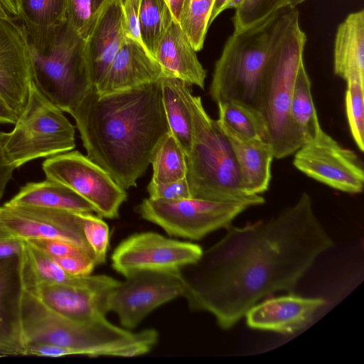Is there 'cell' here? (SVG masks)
Segmentation results:
<instances>
[{
	"label": "cell",
	"instance_id": "1",
	"mask_svg": "<svg viewBox=\"0 0 364 364\" xmlns=\"http://www.w3.org/2000/svg\"><path fill=\"white\" fill-rule=\"evenodd\" d=\"M335 243L317 217L310 195L268 220L240 265L221 285L188 302L213 316L223 330L235 326L259 300L281 291L293 293L318 257Z\"/></svg>",
	"mask_w": 364,
	"mask_h": 364
},
{
	"label": "cell",
	"instance_id": "2",
	"mask_svg": "<svg viewBox=\"0 0 364 364\" xmlns=\"http://www.w3.org/2000/svg\"><path fill=\"white\" fill-rule=\"evenodd\" d=\"M70 114L87 156L124 190L136 186L157 144L170 132L160 80L102 95L92 87Z\"/></svg>",
	"mask_w": 364,
	"mask_h": 364
},
{
	"label": "cell",
	"instance_id": "3",
	"mask_svg": "<svg viewBox=\"0 0 364 364\" xmlns=\"http://www.w3.org/2000/svg\"><path fill=\"white\" fill-rule=\"evenodd\" d=\"M306 42L298 10L281 9L257 106L265 127L264 140L271 145L274 157L279 159L294 154L304 144L291 119L290 105L298 68L304 60Z\"/></svg>",
	"mask_w": 364,
	"mask_h": 364
},
{
	"label": "cell",
	"instance_id": "4",
	"mask_svg": "<svg viewBox=\"0 0 364 364\" xmlns=\"http://www.w3.org/2000/svg\"><path fill=\"white\" fill-rule=\"evenodd\" d=\"M185 82L183 94L192 124V141L186 156L188 183L191 198L219 202L265 203L261 195L245 191L230 142L216 119L205 111L200 96L193 95Z\"/></svg>",
	"mask_w": 364,
	"mask_h": 364
},
{
	"label": "cell",
	"instance_id": "5",
	"mask_svg": "<svg viewBox=\"0 0 364 364\" xmlns=\"http://www.w3.org/2000/svg\"><path fill=\"white\" fill-rule=\"evenodd\" d=\"M19 318L24 348L29 343H48L69 348L74 355L123 357L130 333L105 316L75 321L50 309L21 286Z\"/></svg>",
	"mask_w": 364,
	"mask_h": 364
},
{
	"label": "cell",
	"instance_id": "6",
	"mask_svg": "<svg viewBox=\"0 0 364 364\" xmlns=\"http://www.w3.org/2000/svg\"><path fill=\"white\" fill-rule=\"evenodd\" d=\"M28 41L36 88L51 103L70 114L92 87L85 39L65 20L46 37Z\"/></svg>",
	"mask_w": 364,
	"mask_h": 364
},
{
	"label": "cell",
	"instance_id": "7",
	"mask_svg": "<svg viewBox=\"0 0 364 364\" xmlns=\"http://www.w3.org/2000/svg\"><path fill=\"white\" fill-rule=\"evenodd\" d=\"M279 11L252 26L234 31L228 38L215 64L209 89L216 104L235 101L257 111Z\"/></svg>",
	"mask_w": 364,
	"mask_h": 364
},
{
	"label": "cell",
	"instance_id": "8",
	"mask_svg": "<svg viewBox=\"0 0 364 364\" xmlns=\"http://www.w3.org/2000/svg\"><path fill=\"white\" fill-rule=\"evenodd\" d=\"M9 132H0L8 163L17 168L33 159L51 157L75 147V127L33 82L26 105Z\"/></svg>",
	"mask_w": 364,
	"mask_h": 364
},
{
	"label": "cell",
	"instance_id": "9",
	"mask_svg": "<svg viewBox=\"0 0 364 364\" xmlns=\"http://www.w3.org/2000/svg\"><path fill=\"white\" fill-rule=\"evenodd\" d=\"M254 201L219 202L195 198L178 200L144 199L136 208L140 216L161 228L169 236L200 240L227 228Z\"/></svg>",
	"mask_w": 364,
	"mask_h": 364
},
{
	"label": "cell",
	"instance_id": "10",
	"mask_svg": "<svg viewBox=\"0 0 364 364\" xmlns=\"http://www.w3.org/2000/svg\"><path fill=\"white\" fill-rule=\"evenodd\" d=\"M47 179L69 187L94 208L102 218L119 217L126 201V190L118 185L102 168L77 151H70L46 159L42 164Z\"/></svg>",
	"mask_w": 364,
	"mask_h": 364
},
{
	"label": "cell",
	"instance_id": "11",
	"mask_svg": "<svg viewBox=\"0 0 364 364\" xmlns=\"http://www.w3.org/2000/svg\"><path fill=\"white\" fill-rule=\"evenodd\" d=\"M293 165L308 177L336 191L349 194L363 191L361 159L323 129L296 151Z\"/></svg>",
	"mask_w": 364,
	"mask_h": 364
},
{
	"label": "cell",
	"instance_id": "12",
	"mask_svg": "<svg viewBox=\"0 0 364 364\" xmlns=\"http://www.w3.org/2000/svg\"><path fill=\"white\" fill-rule=\"evenodd\" d=\"M203 252L197 244L144 232L129 236L116 247L112 267L125 278L141 272H174L196 263Z\"/></svg>",
	"mask_w": 364,
	"mask_h": 364
},
{
	"label": "cell",
	"instance_id": "13",
	"mask_svg": "<svg viewBox=\"0 0 364 364\" xmlns=\"http://www.w3.org/2000/svg\"><path fill=\"white\" fill-rule=\"evenodd\" d=\"M178 271L141 272L127 277L109 291L107 312H114L123 328L134 329L154 309L183 296L184 289Z\"/></svg>",
	"mask_w": 364,
	"mask_h": 364
},
{
	"label": "cell",
	"instance_id": "14",
	"mask_svg": "<svg viewBox=\"0 0 364 364\" xmlns=\"http://www.w3.org/2000/svg\"><path fill=\"white\" fill-rule=\"evenodd\" d=\"M82 213L4 203L0 206V228L9 235L25 241L59 240L72 243L95 261L84 235Z\"/></svg>",
	"mask_w": 364,
	"mask_h": 364
},
{
	"label": "cell",
	"instance_id": "15",
	"mask_svg": "<svg viewBox=\"0 0 364 364\" xmlns=\"http://www.w3.org/2000/svg\"><path fill=\"white\" fill-rule=\"evenodd\" d=\"M29 43L21 25L0 17V95L18 118L33 82Z\"/></svg>",
	"mask_w": 364,
	"mask_h": 364
},
{
	"label": "cell",
	"instance_id": "16",
	"mask_svg": "<svg viewBox=\"0 0 364 364\" xmlns=\"http://www.w3.org/2000/svg\"><path fill=\"white\" fill-rule=\"evenodd\" d=\"M21 286L61 316L75 321H88L106 316L111 289L98 290L41 280L20 259Z\"/></svg>",
	"mask_w": 364,
	"mask_h": 364
},
{
	"label": "cell",
	"instance_id": "17",
	"mask_svg": "<svg viewBox=\"0 0 364 364\" xmlns=\"http://www.w3.org/2000/svg\"><path fill=\"white\" fill-rule=\"evenodd\" d=\"M326 304L323 298L289 293L256 304L245 316L250 328L289 335L308 326Z\"/></svg>",
	"mask_w": 364,
	"mask_h": 364
},
{
	"label": "cell",
	"instance_id": "18",
	"mask_svg": "<svg viewBox=\"0 0 364 364\" xmlns=\"http://www.w3.org/2000/svg\"><path fill=\"white\" fill-rule=\"evenodd\" d=\"M126 37L119 1L110 0L85 40L86 63L92 87L97 88L103 81Z\"/></svg>",
	"mask_w": 364,
	"mask_h": 364
},
{
	"label": "cell",
	"instance_id": "19",
	"mask_svg": "<svg viewBox=\"0 0 364 364\" xmlns=\"http://www.w3.org/2000/svg\"><path fill=\"white\" fill-rule=\"evenodd\" d=\"M164 69L141 43L126 37L109 70L95 88L100 95L136 88L166 77Z\"/></svg>",
	"mask_w": 364,
	"mask_h": 364
},
{
	"label": "cell",
	"instance_id": "20",
	"mask_svg": "<svg viewBox=\"0 0 364 364\" xmlns=\"http://www.w3.org/2000/svg\"><path fill=\"white\" fill-rule=\"evenodd\" d=\"M216 121L230 142L245 191L251 196L268 191L274 158L271 145L262 137L243 136Z\"/></svg>",
	"mask_w": 364,
	"mask_h": 364
},
{
	"label": "cell",
	"instance_id": "21",
	"mask_svg": "<svg viewBox=\"0 0 364 364\" xmlns=\"http://www.w3.org/2000/svg\"><path fill=\"white\" fill-rule=\"evenodd\" d=\"M20 255L0 259V357L24 355L19 301Z\"/></svg>",
	"mask_w": 364,
	"mask_h": 364
},
{
	"label": "cell",
	"instance_id": "22",
	"mask_svg": "<svg viewBox=\"0 0 364 364\" xmlns=\"http://www.w3.org/2000/svg\"><path fill=\"white\" fill-rule=\"evenodd\" d=\"M154 58L161 65L166 76L181 79L190 85L204 89L206 70L179 23L175 20L159 43Z\"/></svg>",
	"mask_w": 364,
	"mask_h": 364
},
{
	"label": "cell",
	"instance_id": "23",
	"mask_svg": "<svg viewBox=\"0 0 364 364\" xmlns=\"http://www.w3.org/2000/svg\"><path fill=\"white\" fill-rule=\"evenodd\" d=\"M334 73L344 80L364 81V11L349 14L339 24L333 48Z\"/></svg>",
	"mask_w": 364,
	"mask_h": 364
},
{
	"label": "cell",
	"instance_id": "24",
	"mask_svg": "<svg viewBox=\"0 0 364 364\" xmlns=\"http://www.w3.org/2000/svg\"><path fill=\"white\" fill-rule=\"evenodd\" d=\"M21 259L36 278L50 283L98 290L112 289L120 281L106 274L73 276L63 270L47 254L24 240Z\"/></svg>",
	"mask_w": 364,
	"mask_h": 364
},
{
	"label": "cell",
	"instance_id": "25",
	"mask_svg": "<svg viewBox=\"0 0 364 364\" xmlns=\"http://www.w3.org/2000/svg\"><path fill=\"white\" fill-rule=\"evenodd\" d=\"M6 203L40 206L74 213L95 212L93 206L73 190L47 178L41 182L26 183Z\"/></svg>",
	"mask_w": 364,
	"mask_h": 364
},
{
	"label": "cell",
	"instance_id": "26",
	"mask_svg": "<svg viewBox=\"0 0 364 364\" xmlns=\"http://www.w3.org/2000/svg\"><path fill=\"white\" fill-rule=\"evenodd\" d=\"M16 18L29 41L46 36L49 32L66 20L68 0H15Z\"/></svg>",
	"mask_w": 364,
	"mask_h": 364
},
{
	"label": "cell",
	"instance_id": "27",
	"mask_svg": "<svg viewBox=\"0 0 364 364\" xmlns=\"http://www.w3.org/2000/svg\"><path fill=\"white\" fill-rule=\"evenodd\" d=\"M186 82L173 77L160 80L161 100L170 129L186 155L188 154L192 141L191 117L183 94Z\"/></svg>",
	"mask_w": 364,
	"mask_h": 364
},
{
	"label": "cell",
	"instance_id": "28",
	"mask_svg": "<svg viewBox=\"0 0 364 364\" xmlns=\"http://www.w3.org/2000/svg\"><path fill=\"white\" fill-rule=\"evenodd\" d=\"M290 115L304 143L312 139L322 129L311 94V82L304 60L298 68L294 85Z\"/></svg>",
	"mask_w": 364,
	"mask_h": 364
},
{
	"label": "cell",
	"instance_id": "29",
	"mask_svg": "<svg viewBox=\"0 0 364 364\" xmlns=\"http://www.w3.org/2000/svg\"><path fill=\"white\" fill-rule=\"evenodd\" d=\"M153 168L151 180L157 183H166L186 178V155L169 132L159 141L151 157Z\"/></svg>",
	"mask_w": 364,
	"mask_h": 364
},
{
	"label": "cell",
	"instance_id": "30",
	"mask_svg": "<svg viewBox=\"0 0 364 364\" xmlns=\"http://www.w3.org/2000/svg\"><path fill=\"white\" fill-rule=\"evenodd\" d=\"M174 20L165 0H141L138 16L140 39L154 58L159 43Z\"/></svg>",
	"mask_w": 364,
	"mask_h": 364
},
{
	"label": "cell",
	"instance_id": "31",
	"mask_svg": "<svg viewBox=\"0 0 364 364\" xmlns=\"http://www.w3.org/2000/svg\"><path fill=\"white\" fill-rule=\"evenodd\" d=\"M218 121L239 134L248 137H265V127L259 112L235 101L217 103Z\"/></svg>",
	"mask_w": 364,
	"mask_h": 364
},
{
	"label": "cell",
	"instance_id": "32",
	"mask_svg": "<svg viewBox=\"0 0 364 364\" xmlns=\"http://www.w3.org/2000/svg\"><path fill=\"white\" fill-rule=\"evenodd\" d=\"M214 0H183L178 23L196 51L203 48Z\"/></svg>",
	"mask_w": 364,
	"mask_h": 364
},
{
	"label": "cell",
	"instance_id": "33",
	"mask_svg": "<svg viewBox=\"0 0 364 364\" xmlns=\"http://www.w3.org/2000/svg\"><path fill=\"white\" fill-rule=\"evenodd\" d=\"M345 109L349 129L358 149L364 151V81L359 78L346 80Z\"/></svg>",
	"mask_w": 364,
	"mask_h": 364
},
{
	"label": "cell",
	"instance_id": "34",
	"mask_svg": "<svg viewBox=\"0 0 364 364\" xmlns=\"http://www.w3.org/2000/svg\"><path fill=\"white\" fill-rule=\"evenodd\" d=\"M286 0H245L235 10L234 31L247 28L275 14L285 6Z\"/></svg>",
	"mask_w": 364,
	"mask_h": 364
},
{
	"label": "cell",
	"instance_id": "35",
	"mask_svg": "<svg viewBox=\"0 0 364 364\" xmlns=\"http://www.w3.org/2000/svg\"><path fill=\"white\" fill-rule=\"evenodd\" d=\"M82 228L85 237L94 255L96 265L106 262L109 245L108 225L99 215L92 213H82Z\"/></svg>",
	"mask_w": 364,
	"mask_h": 364
},
{
	"label": "cell",
	"instance_id": "36",
	"mask_svg": "<svg viewBox=\"0 0 364 364\" xmlns=\"http://www.w3.org/2000/svg\"><path fill=\"white\" fill-rule=\"evenodd\" d=\"M66 20L85 40L90 34L96 22L92 0H68Z\"/></svg>",
	"mask_w": 364,
	"mask_h": 364
},
{
	"label": "cell",
	"instance_id": "37",
	"mask_svg": "<svg viewBox=\"0 0 364 364\" xmlns=\"http://www.w3.org/2000/svg\"><path fill=\"white\" fill-rule=\"evenodd\" d=\"M149 198L152 200H178L191 198L186 178L166 183H157L152 181L147 186Z\"/></svg>",
	"mask_w": 364,
	"mask_h": 364
},
{
	"label": "cell",
	"instance_id": "38",
	"mask_svg": "<svg viewBox=\"0 0 364 364\" xmlns=\"http://www.w3.org/2000/svg\"><path fill=\"white\" fill-rule=\"evenodd\" d=\"M26 242L50 257L86 255L90 257L80 247L63 240H32Z\"/></svg>",
	"mask_w": 364,
	"mask_h": 364
},
{
	"label": "cell",
	"instance_id": "39",
	"mask_svg": "<svg viewBox=\"0 0 364 364\" xmlns=\"http://www.w3.org/2000/svg\"><path fill=\"white\" fill-rule=\"evenodd\" d=\"M49 257L63 270L73 276L90 275L97 266L95 261L86 255Z\"/></svg>",
	"mask_w": 364,
	"mask_h": 364
},
{
	"label": "cell",
	"instance_id": "40",
	"mask_svg": "<svg viewBox=\"0 0 364 364\" xmlns=\"http://www.w3.org/2000/svg\"><path fill=\"white\" fill-rule=\"evenodd\" d=\"M119 1L123 13L126 36L141 43L138 23L139 11L141 0Z\"/></svg>",
	"mask_w": 364,
	"mask_h": 364
},
{
	"label": "cell",
	"instance_id": "41",
	"mask_svg": "<svg viewBox=\"0 0 364 364\" xmlns=\"http://www.w3.org/2000/svg\"><path fill=\"white\" fill-rule=\"evenodd\" d=\"M24 240L9 236L0 240V259L19 256L23 250Z\"/></svg>",
	"mask_w": 364,
	"mask_h": 364
},
{
	"label": "cell",
	"instance_id": "42",
	"mask_svg": "<svg viewBox=\"0 0 364 364\" xmlns=\"http://www.w3.org/2000/svg\"><path fill=\"white\" fill-rule=\"evenodd\" d=\"M14 169L6 159L0 144V200L3 197L7 183L12 177Z\"/></svg>",
	"mask_w": 364,
	"mask_h": 364
},
{
	"label": "cell",
	"instance_id": "43",
	"mask_svg": "<svg viewBox=\"0 0 364 364\" xmlns=\"http://www.w3.org/2000/svg\"><path fill=\"white\" fill-rule=\"evenodd\" d=\"M17 119L18 117L16 114L0 95V123L15 124Z\"/></svg>",
	"mask_w": 364,
	"mask_h": 364
},
{
	"label": "cell",
	"instance_id": "44",
	"mask_svg": "<svg viewBox=\"0 0 364 364\" xmlns=\"http://www.w3.org/2000/svg\"><path fill=\"white\" fill-rule=\"evenodd\" d=\"M229 0H214L210 18L208 26H210L213 21L215 19V18L224 10L226 9L227 4Z\"/></svg>",
	"mask_w": 364,
	"mask_h": 364
},
{
	"label": "cell",
	"instance_id": "45",
	"mask_svg": "<svg viewBox=\"0 0 364 364\" xmlns=\"http://www.w3.org/2000/svg\"><path fill=\"white\" fill-rule=\"evenodd\" d=\"M165 1L168 5L175 21L178 23L183 0H165Z\"/></svg>",
	"mask_w": 364,
	"mask_h": 364
},
{
	"label": "cell",
	"instance_id": "46",
	"mask_svg": "<svg viewBox=\"0 0 364 364\" xmlns=\"http://www.w3.org/2000/svg\"><path fill=\"white\" fill-rule=\"evenodd\" d=\"M3 7L11 18H16L18 15L15 0H0Z\"/></svg>",
	"mask_w": 364,
	"mask_h": 364
},
{
	"label": "cell",
	"instance_id": "47",
	"mask_svg": "<svg viewBox=\"0 0 364 364\" xmlns=\"http://www.w3.org/2000/svg\"><path fill=\"white\" fill-rule=\"evenodd\" d=\"M110 0H92V11L97 20L100 13Z\"/></svg>",
	"mask_w": 364,
	"mask_h": 364
},
{
	"label": "cell",
	"instance_id": "48",
	"mask_svg": "<svg viewBox=\"0 0 364 364\" xmlns=\"http://www.w3.org/2000/svg\"><path fill=\"white\" fill-rule=\"evenodd\" d=\"M245 0H229L226 9H237L241 6Z\"/></svg>",
	"mask_w": 364,
	"mask_h": 364
},
{
	"label": "cell",
	"instance_id": "49",
	"mask_svg": "<svg viewBox=\"0 0 364 364\" xmlns=\"http://www.w3.org/2000/svg\"><path fill=\"white\" fill-rule=\"evenodd\" d=\"M306 0H286L284 7L296 8V6L305 1Z\"/></svg>",
	"mask_w": 364,
	"mask_h": 364
},
{
	"label": "cell",
	"instance_id": "50",
	"mask_svg": "<svg viewBox=\"0 0 364 364\" xmlns=\"http://www.w3.org/2000/svg\"><path fill=\"white\" fill-rule=\"evenodd\" d=\"M0 17L1 18H11L8 13L6 11L4 8L3 7L1 3L0 2Z\"/></svg>",
	"mask_w": 364,
	"mask_h": 364
},
{
	"label": "cell",
	"instance_id": "51",
	"mask_svg": "<svg viewBox=\"0 0 364 364\" xmlns=\"http://www.w3.org/2000/svg\"><path fill=\"white\" fill-rule=\"evenodd\" d=\"M9 236H11V235H9L8 233H6V232L3 231L0 228V240L4 239L5 237H7Z\"/></svg>",
	"mask_w": 364,
	"mask_h": 364
}]
</instances>
